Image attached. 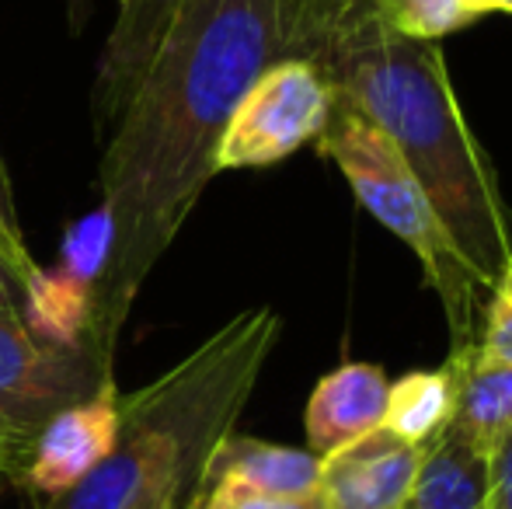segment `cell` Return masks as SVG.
<instances>
[{
  "mask_svg": "<svg viewBox=\"0 0 512 509\" xmlns=\"http://www.w3.org/2000/svg\"><path fill=\"white\" fill-rule=\"evenodd\" d=\"M175 7L178 0H119L95 84V105L102 119L115 123L119 112L126 109Z\"/></svg>",
  "mask_w": 512,
  "mask_h": 509,
  "instance_id": "11",
  "label": "cell"
},
{
  "mask_svg": "<svg viewBox=\"0 0 512 509\" xmlns=\"http://www.w3.org/2000/svg\"><path fill=\"white\" fill-rule=\"evenodd\" d=\"M485 509H512V433L495 447Z\"/></svg>",
  "mask_w": 512,
  "mask_h": 509,
  "instance_id": "22",
  "label": "cell"
},
{
  "mask_svg": "<svg viewBox=\"0 0 512 509\" xmlns=\"http://www.w3.org/2000/svg\"><path fill=\"white\" fill-rule=\"evenodd\" d=\"M474 18H485V14H512V0H471Z\"/></svg>",
  "mask_w": 512,
  "mask_h": 509,
  "instance_id": "24",
  "label": "cell"
},
{
  "mask_svg": "<svg viewBox=\"0 0 512 509\" xmlns=\"http://www.w3.org/2000/svg\"><path fill=\"white\" fill-rule=\"evenodd\" d=\"M450 429L492 457L495 447L512 433V367L471 356Z\"/></svg>",
  "mask_w": 512,
  "mask_h": 509,
  "instance_id": "15",
  "label": "cell"
},
{
  "mask_svg": "<svg viewBox=\"0 0 512 509\" xmlns=\"http://www.w3.org/2000/svg\"><path fill=\"white\" fill-rule=\"evenodd\" d=\"M474 356L485 363L512 367V258L502 265L499 279H495L492 290L481 300Z\"/></svg>",
  "mask_w": 512,
  "mask_h": 509,
  "instance_id": "18",
  "label": "cell"
},
{
  "mask_svg": "<svg viewBox=\"0 0 512 509\" xmlns=\"http://www.w3.org/2000/svg\"><path fill=\"white\" fill-rule=\"evenodd\" d=\"M335 109V88L304 56L272 63L234 109L216 147L220 171L272 168L317 143Z\"/></svg>",
  "mask_w": 512,
  "mask_h": 509,
  "instance_id": "6",
  "label": "cell"
},
{
  "mask_svg": "<svg viewBox=\"0 0 512 509\" xmlns=\"http://www.w3.org/2000/svg\"><path fill=\"white\" fill-rule=\"evenodd\" d=\"M391 25L415 39L443 42V35L474 25L471 0H377Z\"/></svg>",
  "mask_w": 512,
  "mask_h": 509,
  "instance_id": "17",
  "label": "cell"
},
{
  "mask_svg": "<svg viewBox=\"0 0 512 509\" xmlns=\"http://www.w3.org/2000/svg\"><path fill=\"white\" fill-rule=\"evenodd\" d=\"M304 60L384 129L478 290H492L512 258L509 210L499 175L464 119L439 42L398 32L377 0H349Z\"/></svg>",
  "mask_w": 512,
  "mask_h": 509,
  "instance_id": "2",
  "label": "cell"
},
{
  "mask_svg": "<svg viewBox=\"0 0 512 509\" xmlns=\"http://www.w3.org/2000/svg\"><path fill=\"white\" fill-rule=\"evenodd\" d=\"M488 478L492 457L457 429H446L425 447L405 509H485Z\"/></svg>",
  "mask_w": 512,
  "mask_h": 509,
  "instance_id": "13",
  "label": "cell"
},
{
  "mask_svg": "<svg viewBox=\"0 0 512 509\" xmlns=\"http://www.w3.org/2000/svg\"><path fill=\"white\" fill-rule=\"evenodd\" d=\"M95 297V286L67 276L60 265H39V272L21 286V325L49 346L95 349Z\"/></svg>",
  "mask_w": 512,
  "mask_h": 509,
  "instance_id": "14",
  "label": "cell"
},
{
  "mask_svg": "<svg viewBox=\"0 0 512 509\" xmlns=\"http://www.w3.org/2000/svg\"><path fill=\"white\" fill-rule=\"evenodd\" d=\"M279 335L283 318L272 307L234 314L185 360L122 394L119 440L102 468L63 496L32 499V509H129L147 496L185 506L216 443L234 433Z\"/></svg>",
  "mask_w": 512,
  "mask_h": 509,
  "instance_id": "3",
  "label": "cell"
},
{
  "mask_svg": "<svg viewBox=\"0 0 512 509\" xmlns=\"http://www.w3.org/2000/svg\"><path fill=\"white\" fill-rule=\"evenodd\" d=\"M119 401L122 391L112 381L91 398L74 401L63 412H56L35 440L18 489H25L32 499H53L102 468L119 440Z\"/></svg>",
  "mask_w": 512,
  "mask_h": 509,
  "instance_id": "7",
  "label": "cell"
},
{
  "mask_svg": "<svg viewBox=\"0 0 512 509\" xmlns=\"http://www.w3.org/2000/svg\"><path fill=\"white\" fill-rule=\"evenodd\" d=\"M321 457L300 447L230 433L209 454L196 489H237L265 499H317Z\"/></svg>",
  "mask_w": 512,
  "mask_h": 509,
  "instance_id": "9",
  "label": "cell"
},
{
  "mask_svg": "<svg viewBox=\"0 0 512 509\" xmlns=\"http://www.w3.org/2000/svg\"><path fill=\"white\" fill-rule=\"evenodd\" d=\"M112 245H115V220L108 213V206L98 203L95 210H88L84 217H77L67 227V234L60 241V262L56 265L67 276L81 279V283L98 290L108 269V258H112Z\"/></svg>",
  "mask_w": 512,
  "mask_h": 509,
  "instance_id": "16",
  "label": "cell"
},
{
  "mask_svg": "<svg viewBox=\"0 0 512 509\" xmlns=\"http://www.w3.org/2000/svg\"><path fill=\"white\" fill-rule=\"evenodd\" d=\"M0 265L11 272L18 293H21V286L39 272V262L32 258V248H28L25 231H21V224H18L11 182H7V171H4V157H0Z\"/></svg>",
  "mask_w": 512,
  "mask_h": 509,
  "instance_id": "19",
  "label": "cell"
},
{
  "mask_svg": "<svg viewBox=\"0 0 512 509\" xmlns=\"http://www.w3.org/2000/svg\"><path fill=\"white\" fill-rule=\"evenodd\" d=\"M349 0H286V11H290V21L297 28V56L307 53V46L317 39L324 25L335 18Z\"/></svg>",
  "mask_w": 512,
  "mask_h": 509,
  "instance_id": "21",
  "label": "cell"
},
{
  "mask_svg": "<svg viewBox=\"0 0 512 509\" xmlns=\"http://www.w3.org/2000/svg\"><path fill=\"white\" fill-rule=\"evenodd\" d=\"M182 509H321L317 499H265L237 489H196Z\"/></svg>",
  "mask_w": 512,
  "mask_h": 509,
  "instance_id": "20",
  "label": "cell"
},
{
  "mask_svg": "<svg viewBox=\"0 0 512 509\" xmlns=\"http://www.w3.org/2000/svg\"><path fill=\"white\" fill-rule=\"evenodd\" d=\"M112 381L115 363L98 349L49 346L21 318H0V475L21 485L42 426Z\"/></svg>",
  "mask_w": 512,
  "mask_h": 509,
  "instance_id": "5",
  "label": "cell"
},
{
  "mask_svg": "<svg viewBox=\"0 0 512 509\" xmlns=\"http://www.w3.org/2000/svg\"><path fill=\"white\" fill-rule=\"evenodd\" d=\"M7 485H11V482H7V478L0 475V496H4V489H7Z\"/></svg>",
  "mask_w": 512,
  "mask_h": 509,
  "instance_id": "26",
  "label": "cell"
},
{
  "mask_svg": "<svg viewBox=\"0 0 512 509\" xmlns=\"http://www.w3.org/2000/svg\"><path fill=\"white\" fill-rule=\"evenodd\" d=\"M471 356L474 342L450 346L443 367L415 370V374L394 381L391 394H387L384 429H391L398 440L415 443V447H429L432 440H439L457 415L460 384H464V370Z\"/></svg>",
  "mask_w": 512,
  "mask_h": 509,
  "instance_id": "12",
  "label": "cell"
},
{
  "mask_svg": "<svg viewBox=\"0 0 512 509\" xmlns=\"http://www.w3.org/2000/svg\"><path fill=\"white\" fill-rule=\"evenodd\" d=\"M0 318H21V293L4 265H0Z\"/></svg>",
  "mask_w": 512,
  "mask_h": 509,
  "instance_id": "23",
  "label": "cell"
},
{
  "mask_svg": "<svg viewBox=\"0 0 512 509\" xmlns=\"http://www.w3.org/2000/svg\"><path fill=\"white\" fill-rule=\"evenodd\" d=\"M129 509H182V503L171 496H147V499H136Z\"/></svg>",
  "mask_w": 512,
  "mask_h": 509,
  "instance_id": "25",
  "label": "cell"
},
{
  "mask_svg": "<svg viewBox=\"0 0 512 509\" xmlns=\"http://www.w3.org/2000/svg\"><path fill=\"white\" fill-rule=\"evenodd\" d=\"M387 394H391V381L377 363H342L338 370L324 374L310 391L304 412L307 450L328 457L380 429Z\"/></svg>",
  "mask_w": 512,
  "mask_h": 509,
  "instance_id": "10",
  "label": "cell"
},
{
  "mask_svg": "<svg viewBox=\"0 0 512 509\" xmlns=\"http://www.w3.org/2000/svg\"><path fill=\"white\" fill-rule=\"evenodd\" d=\"M317 150L335 161L356 199L415 252L425 272V286L439 297L450 325V346L478 339V318L485 293L460 262L446 227L439 224L429 196L411 175L405 157L398 154L384 129H377L349 98L335 91V109L324 126Z\"/></svg>",
  "mask_w": 512,
  "mask_h": 509,
  "instance_id": "4",
  "label": "cell"
},
{
  "mask_svg": "<svg viewBox=\"0 0 512 509\" xmlns=\"http://www.w3.org/2000/svg\"><path fill=\"white\" fill-rule=\"evenodd\" d=\"M509 238H512V213H509Z\"/></svg>",
  "mask_w": 512,
  "mask_h": 509,
  "instance_id": "27",
  "label": "cell"
},
{
  "mask_svg": "<svg viewBox=\"0 0 512 509\" xmlns=\"http://www.w3.org/2000/svg\"><path fill=\"white\" fill-rule=\"evenodd\" d=\"M286 56H297L286 0H178L112 123L98 171L115 245L98 286L91 342L108 360L143 283L213 182L216 147L234 109Z\"/></svg>",
  "mask_w": 512,
  "mask_h": 509,
  "instance_id": "1",
  "label": "cell"
},
{
  "mask_svg": "<svg viewBox=\"0 0 512 509\" xmlns=\"http://www.w3.org/2000/svg\"><path fill=\"white\" fill-rule=\"evenodd\" d=\"M425 447L405 443L391 429L321 457L317 503L321 509H405Z\"/></svg>",
  "mask_w": 512,
  "mask_h": 509,
  "instance_id": "8",
  "label": "cell"
}]
</instances>
